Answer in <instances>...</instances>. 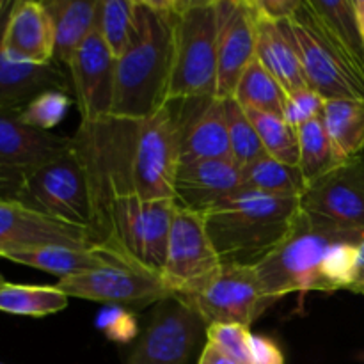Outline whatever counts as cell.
<instances>
[{
	"label": "cell",
	"instance_id": "6da1fadb",
	"mask_svg": "<svg viewBox=\"0 0 364 364\" xmlns=\"http://www.w3.org/2000/svg\"><path fill=\"white\" fill-rule=\"evenodd\" d=\"M73 139L89 178L95 231L107 203L117 196L173 199L180 166V119L167 103L146 119H109L82 124ZM100 244V242H98Z\"/></svg>",
	"mask_w": 364,
	"mask_h": 364
},
{
	"label": "cell",
	"instance_id": "7a4b0ae2",
	"mask_svg": "<svg viewBox=\"0 0 364 364\" xmlns=\"http://www.w3.org/2000/svg\"><path fill=\"white\" fill-rule=\"evenodd\" d=\"M176 0H137L135 28L116 59L112 117L146 119L167 105Z\"/></svg>",
	"mask_w": 364,
	"mask_h": 364
},
{
	"label": "cell",
	"instance_id": "3957f363",
	"mask_svg": "<svg viewBox=\"0 0 364 364\" xmlns=\"http://www.w3.org/2000/svg\"><path fill=\"white\" fill-rule=\"evenodd\" d=\"M301 199L240 188L203 215L223 265L258 267L290 235Z\"/></svg>",
	"mask_w": 364,
	"mask_h": 364
},
{
	"label": "cell",
	"instance_id": "277c9868",
	"mask_svg": "<svg viewBox=\"0 0 364 364\" xmlns=\"http://www.w3.org/2000/svg\"><path fill=\"white\" fill-rule=\"evenodd\" d=\"M290 34L306 82L311 91L329 100L364 102V55L358 52L309 0H302L294 16L281 21Z\"/></svg>",
	"mask_w": 364,
	"mask_h": 364
},
{
	"label": "cell",
	"instance_id": "5b68a950",
	"mask_svg": "<svg viewBox=\"0 0 364 364\" xmlns=\"http://www.w3.org/2000/svg\"><path fill=\"white\" fill-rule=\"evenodd\" d=\"M364 231H350L315 219L301 210L283 244L255 267L263 291L272 302L288 294L322 290L320 269L327 251L341 242L361 244Z\"/></svg>",
	"mask_w": 364,
	"mask_h": 364
},
{
	"label": "cell",
	"instance_id": "8992f818",
	"mask_svg": "<svg viewBox=\"0 0 364 364\" xmlns=\"http://www.w3.org/2000/svg\"><path fill=\"white\" fill-rule=\"evenodd\" d=\"M219 0H176L167 103L210 98L217 89Z\"/></svg>",
	"mask_w": 364,
	"mask_h": 364
},
{
	"label": "cell",
	"instance_id": "52a82bcc",
	"mask_svg": "<svg viewBox=\"0 0 364 364\" xmlns=\"http://www.w3.org/2000/svg\"><path fill=\"white\" fill-rule=\"evenodd\" d=\"M173 199L117 196L103 208L98 224L100 245H107L141 269L162 277L173 224Z\"/></svg>",
	"mask_w": 364,
	"mask_h": 364
},
{
	"label": "cell",
	"instance_id": "ba28073f",
	"mask_svg": "<svg viewBox=\"0 0 364 364\" xmlns=\"http://www.w3.org/2000/svg\"><path fill=\"white\" fill-rule=\"evenodd\" d=\"M16 203L50 219L85 228L96 238L91 187L73 139L66 153L27 174Z\"/></svg>",
	"mask_w": 364,
	"mask_h": 364
},
{
	"label": "cell",
	"instance_id": "9c48e42d",
	"mask_svg": "<svg viewBox=\"0 0 364 364\" xmlns=\"http://www.w3.org/2000/svg\"><path fill=\"white\" fill-rule=\"evenodd\" d=\"M176 299L191 306L206 327L213 323L251 327L274 304L263 291L255 267L244 265H220L208 279Z\"/></svg>",
	"mask_w": 364,
	"mask_h": 364
},
{
	"label": "cell",
	"instance_id": "30bf717a",
	"mask_svg": "<svg viewBox=\"0 0 364 364\" xmlns=\"http://www.w3.org/2000/svg\"><path fill=\"white\" fill-rule=\"evenodd\" d=\"M57 287L68 297L85 301L105 302V304L146 308L155 302L173 297L162 277L149 270L141 269L135 263L109 265L103 269L89 270L77 276L59 279Z\"/></svg>",
	"mask_w": 364,
	"mask_h": 364
},
{
	"label": "cell",
	"instance_id": "8fae6325",
	"mask_svg": "<svg viewBox=\"0 0 364 364\" xmlns=\"http://www.w3.org/2000/svg\"><path fill=\"white\" fill-rule=\"evenodd\" d=\"M223 265L203 215L176 208L167 242L162 281L173 297H181Z\"/></svg>",
	"mask_w": 364,
	"mask_h": 364
},
{
	"label": "cell",
	"instance_id": "7c38bea8",
	"mask_svg": "<svg viewBox=\"0 0 364 364\" xmlns=\"http://www.w3.org/2000/svg\"><path fill=\"white\" fill-rule=\"evenodd\" d=\"M71 137L27 127L18 114L0 112V201L16 203L31 171L66 153Z\"/></svg>",
	"mask_w": 364,
	"mask_h": 364
},
{
	"label": "cell",
	"instance_id": "4fadbf2b",
	"mask_svg": "<svg viewBox=\"0 0 364 364\" xmlns=\"http://www.w3.org/2000/svg\"><path fill=\"white\" fill-rule=\"evenodd\" d=\"M301 210L350 231H364V159L350 160L308 185Z\"/></svg>",
	"mask_w": 364,
	"mask_h": 364
},
{
	"label": "cell",
	"instance_id": "5bb4252c",
	"mask_svg": "<svg viewBox=\"0 0 364 364\" xmlns=\"http://www.w3.org/2000/svg\"><path fill=\"white\" fill-rule=\"evenodd\" d=\"M203 327L205 322L191 306L176 297L166 299L127 364H185Z\"/></svg>",
	"mask_w": 364,
	"mask_h": 364
},
{
	"label": "cell",
	"instance_id": "9a60e30c",
	"mask_svg": "<svg viewBox=\"0 0 364 364\" xmlns=\"http://www.w3.org/2000/svg\"><path fill=\"white\" fill-rule=\"evenodd\" d=\"M82 124L112 117L116 87V57L95 28L68 64Z\"/></svg>",
	"mask_w": 364,
	"mask_h": 364
},
{
	"label": "cell",
	"instance_id": "2e32d148",
	"mask_svg": "<svg viewBox=\"0 0 364 364\" xmlns=\"http://www.w3.org/2000/svg\"><path fill=\"white\" fill-rule=\"evenodd\" d=\"M215 98L231 100L245 68L256 57V13L249 0H219Z\"/></svg>",
	"mask_w": 364,
	"mask_h": 364
},
{
	"label": "cell",
	"instance_id": "e0dca14e",
	"mask_svg": "<svg viewBox=\"0 0 364 364\" xmlns=\"http://www.w3.org/2000/svg\"><path fill=\"white\" fill-rule=\"evenodd\" d=\"M43 245L95 247L100 244L85 228L50 219L20 203L0 201V258Z\"/></svg>",
	"mask_w": 364,
	"mask_h": 364
},
{
	"label": "cell",
	"instance_id": "ac0fdd59",
	"mask_svg": "<svg viewBox=\"0 0 364 364\" xmlns=\"http://www.w3.org/2000/svg\"><path fill=\"white\" fill-rule=\"evenodd\" d=\"M242 188V171L235 160L180 162L174 178L173 203L176 208L205 215Z\"/></svg>",
	"mask_w": 364,
	"mask_h": 364
},
{
	"label": "cell",
	"instance_id": "d6986e66",
	"mask_svg": "<svg viewBox=\"0 0 364 364\" xmlns=\"http://www.w3.org/2000/svg\"><path fill=\"white\" fill-rule=\"evenodd\" d=\"M0 46L9 59L18 63L52 64L55 39L45 2H13L4 21Z\"/></svg>",
	"mask_w": 364,
	"mask_h": 364
},
{
	"label": "cell",
	"instance_id": "ffe728a7",
	"mask_svg": "<svg viewBox=\"0 0 364 364\" xmlns=\"http://www.w3.org/2000/svg\"><path fill=\"white\" fill-rule=\"evenodd\" d=\"M191 110L180 119V162L231 159L224 100H187ZM233 160V159H231Z\"/></svg>",
	"mask_w": 364,
	"mask_h": 364
},
{
	"label": "cell",
	"instance_id": "44dd1931",
	"mask_svg": "<svg viewBox=\"0 0 364 364\" xmlns=\"http://www.w3.org/2000/svg\"><path fill=\"white\" fill-rule=\"evenodd\" d=\"M6 18L0 23V39H2ZM68 84L70 80L66 75L53 63H18V60L9 59L0 46V112L2 114H20L36 96L46 91L66 92L68 87H71Z\"/></svg>",
	"mask_w": 364,
	"mask_h": 364
},
{
	"label": "cell",
	"instance_id": "7402d4cb",
	"mask_svg": "<svg viewBox=\"0 0 364 364\" xmlns=\"http://www.w3.org/2000/svg\"><path fill=\"white\" fill-rule=\"evenodd\" d=\"M6 259L20 265L32 267L57 276L59 279L89 272V270L103 269L109 265L132 263L117 251L107 245L95 247H68V245H43V247L21 249L4 256Z\"/></svg>",
	"mask_w": 364,
	"mask_h": 364
},
{
	"label": "cell",
	"instance_id": "603a6c76",
	"mask_svg": "<svg viewBox=\"0 0 364 364\" xmlns=\"http://www.w3.org/2000/svg\"><path fill=\"white\" fill-rule=\"evenodd\" d=\"M256 59L279 82L287 95L308 89L297 48L284 25L267 20L258 13H256Z\"/></svg>",
	"mask_w": 364,
	"mask_h": 364
},
{
	"label": "cell",
	"instance_id": "cb8c5ba5",
	"mask_svg": "<svg viewBox=\"0 0 364 364\" xmlns=\"http://www.w3.org/2000/svg\"><path fill=\"white\" fill-rule=\"evenodd\" d=\"M45 7L53 23V59L68 66L82 43L95 32L98 0H50Z\"/></svg>",
	"mask_w": 364,
	"mask_h": 364
},
{
	"label": "cell",
	"instance_id": "d4e9b609",
	"mask_svg": "<svg viewBox=\"0 0 364 364\" xmlns=\"http://www.w3.org/2000/svg\"><path fill=\"white\" fill-rule=\"evenodd\" d=\"M320 117L340 162L359 159L364 151V102L329 100Z\"/></svg>",
	"mask_w": 364,
	"mask_h": 364
},
{
	"label": "cell",
	"instance_id": "484cf974",
	"mask_svg": "<svg viewBox=\"0 0 364 364\" xmlns=\"http://www.w3.org/2000/svg\"><path fill=\"white\" fill-rule=\"evenodd\" d=\"M240 171L244 191L301 199L308 188V181L302 176L299 166H288L267 153Z\"/></svg>",
	"mask_w": 364,
	"mask_h": 364
},
{
	"label": "cell",
	"instance_id": "4316f807",
	"mask_svg": "<svg viewBox=\"0 0 364 364\" xmlns=\"http://www.w3.org/2000/svg\"><path fill=\"white\" fill-rule=\"evenodd\" d=\"M233 100L240 103V107L244 109L283 117L288 95L281 87L279 82L255 57L242 73L237 89H235Z\"/></svg>",
	"mask_w": 364,
	"mask_h": 364
},
{
	"label": "cell",
	"instance_id": "83f0119b",
	"mask_svg": "<svg viewBox=\"0 0 364 364\" xmlns=\"http://www.w3.org/2000/svg\"><path fill=\"white\" fill-rule=\"evenodd\" d=\"M68 297L57 284H13L0 287V311L16 316H41L55 315L66 309Z\"/></svg>",
	"mask_w": 364,
	"mask_h": 364
},
{
	"label": "cell",
	"instance_id": "f1b7e54d",
	"mask_svg": "<svg viewBox=\"0 0 364 364\" xmlns=\"http://www.w3.org/2000/svg\"><path fill=\"white\" fill-rule=\"evenodd\" d=\"M299 135V169L306 181L313 183L341 166L322 117L308 121L297 128Z\"/></svg>",
	"mask_w": 364,
	"mask_h": 364
},
{
	"label": "cell",
	"instance_id": "f546056e",
	"mask_svg": "<svg viewBox=\"0 0 364 364\" xmlns=\"http://www.w3.org/2000/svg\"><path fill=\"white\" fill-rule=\"evenodd\" d=\"M137 0H98L96 31L112 55L121 57L135 28Z\"/></svg>",
	"mask_w": 364,
	"mask_h": 364
},
{
	"label": "cell",
	"instance_id": "4dcf8cb0",
	"mask_svg": "<svg viewBox=\"0 0 364 364\" xmlns=\"http://www.w3.org/2000/svg\"><path fill=\"white\" fill-rule=\"evenodd\" d=\"M262 141L267 155L288 166H299L297 128L290 127L283 117L244 109Z\"/></svg>",
	"mask_w": 364,
	"mask_h": 364
},
{
	"label": "cell",
	"instance_id": "1f68e13d",
	"mask_svg": "<svg viewBox=\"0 0 364 364\" xmlns=\"http://www.w3.org/2000/svg\"><path fill=\"white\" fill-rule=\"evenodd\" d=\"M224 112H226L228 134H230L231 159L235 160L240 169L256 159L265 155L262 141L255 130V124L249 119L247 112L240 103L231 100H224Z\"/></svg>",
	"mask_w": 364,
	"mask_h": 364
},
{
	"label": "cell",
	"instance_id": "d6a6232c",
	"mask_svg": "<svg viewBox=\"0 0 364 364\" xmlns=\"http://www.w3.org/2000/svg\"><path fill=\"white\" fill-rule=\"evenodd\" d=\"M359 245L354 242H341L327 251L320 269L323 291L352 290L358 283Z\"/></svg>",
	"mask_w": 364,
	"mask_h": 364
},
{
	"label": "cell",
	"instance_id": "836d02e7",
	"mask_svg": "<svg viewBox=\"0 0 364 364\" xmlns=\"http://www.w3.org/2000/svg\"><path fill=\"white\" fill-rule=\"evenodd\" d=\"M71 102L73 100L64 91L41 92L18 114V119L36 130L52 132L66 117Z\"/></svg>",
	"mask_w": 364,
	"mask_h": 364
},
{
	"label": "cell",
	"instance_id": "e575fe53",
	"mask_svg": "<svg viewBox=\"0 0 364 364\" xmlns=\"http://www.w3.org/2000/svg\"><path fill=\"white\" fill-rule=\"evenodd\" d=\"M208 343L219 348L238 364H249V341L252 333L240 323H213L206 327Z\"/></svg>",
	"mask_w": 364,
	"mask_h": 364
},
{
	"label": "cell",
	"instance_id": "d590c367",
	"mask_svg": "<svg viewBox=\"0 0 364 364\" xmlns=\"http://www.w3.org/2000/svg\"><path fill=\"white\" fill-rule=\"evenodd\" d=\"M95 326L110 341H116V343H128L139 333L137 320H135L132 309L116 304L103 306L96 315Z\"/></svg>",
	"mask_w": 364,
	"mask_h": 364
},
{
	"label": "cell",
	"instance_id": "8d00e7d4",
	"mask_svg": "<svg viewBox=\"0 0 364 364\" xmlns=\"http://www.w3.org/2000/svg\"><path fill=\"white\" fill-rule=\"evenodd\" d=\"M323 105H326V100L320 95H316L315 91H311L309 87L297 92H291V95H288L283 119L290 127L299 128L304 123H308V121L322 116Z\"/></svg>",
	"mask_w": 364,
	"mask_h": 364
},
{
	"label": "cell",
	"instance_id": "74e56055",
	"mask_svg": "<svg viewBox=\"0 0 364 364\" xmlns=\"http://www.w3.org/2000/svg\"><path fill=\"white\" fill-rule=\"evenodd\" d=\"M249 364H284V355L276 341L262 334H252L249 341Z\"/></svg>",
	"mask_w": 364,
	"mask_h": 364
},
{
	"label": "cell",
	"instance_id": "f35d334b",
	"mask_svg": "<svg viewBox=\"0 0 364 364\" xmlns=\"http://www.w3.org/2000/svg\"><path fill=\"white\" fill-rule=\"evenodd\" d=\"M302 0H251V6L259 16L267 18L270 21H281L290 20L299 9Z\"/></svg>",
	"mask_w": 364,
	"mask_h": 364
},
{
	"label": "cell",
	"instance_id": "ab89813d",
	"mask_svg": "<svg viewBox=\"0 0 364 364\" xmlns=\"http://www.w3.org/2000/svg\"><path fill=\"white\" fill-rule=\"evenodd\" d=\"M198 364H238L235 359H231L230 355H226L224 352H220L219 348L213 347L212 343H206V347L203 348L201 358H199Z\"/></svg>",
	"mask_w": 364,
	"mask_h": 364
},
{
	"label": "cell",
	"instance_id": "60d3db41",
	"mask_svg": "<svg viewBox=\"0 0 364 364\" xmlns=\"http://www.w3.org/2000/svg\"><path fill=\"white\" fill-rule=\"evenodd\" d=\"M364 283V240L359 245V259H358V283L352 288V291L359 287V284Z\"/></svg>",
	"mask_w": 364,
	"mask_h": 364
},
{
	"label": "cell",
	"instance_id": "b9f144b4",
	"mask_svg": "<svg viewBox=\"0 0 364 364\" xmlns=\"http://www.w3.org/2000/svg\"><path fill=\"white\" fill-rule=\"evenodd\" d=\"M355 7V16H358L359 31H361V36L364 39V0H354Z\"/></svg>",
	"mask_w": 364,
	"mask_h": 364
},
{
	"label": "cell",
	"instance_id": "7bdbcfd3",
	"mask_svg": "<svg viewBox=\"0 0 364 364\" xmlns=\"http://www.w3.org/2000/svg\"><path fill=\"white\" fill-rule=\"evenodd\" d=\"M354 291H359V294H364V283H363V284H359V287L355 288Z\"/></svg>",
	"mask_w": 364,
	"mask_h": 364
},
{
	"label": "cell",
	"instance_id": "ee69618b",
	"mask_svg": "<svg viewBox=\"0 0 364 364\" xmlns=\"http://www.w3.org/2000/svg\"><path fill=\"white\" fill-rule=\"evenodd\" d=\"M2 284H6V279H4V277L0 276V287H2Z\"/></svg>",
	"mask_w": 364,
	"mask_h": 364
},
{
	"label": "cell",
	"instance_id": "f6af8a7d",
	"mask_svg": "<svg viewBox=\"0 0 364 364\" xmlns=\"http://www.w3.org/2000/svg\"><path fill=\"white\" fill-rule=\"evenodd\" d=\"M0 364H2V363H0Z\"/></svg>",
	"mask_w": 364,
	"mask_h": 364
}]
</instances>
